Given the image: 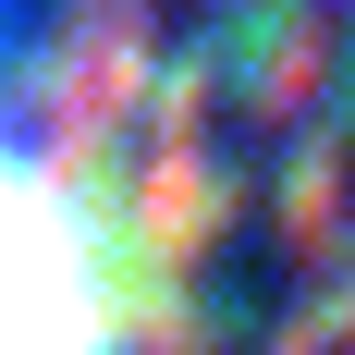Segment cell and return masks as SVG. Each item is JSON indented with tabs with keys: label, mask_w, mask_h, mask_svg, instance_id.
Wrapping results in <instances>:
<instances>
[{
	"label": "cell",
	"mask_w": 355,
	"mask_h": 355,
	"mask_svg": "<svg viewBox=\"0 0 355 355\" xmlns=\"http://www.w3.org/2000/svg\"><path fill=\"white\" fill-rule=\"evenodd\" d=\"M0 355H98V282L62 196L0 147Z\"/></svg>",
	"instance_id": "cell-1"
}]
</instances>
